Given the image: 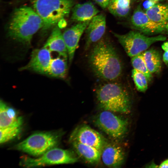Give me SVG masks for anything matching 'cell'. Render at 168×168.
<instances>
[{"label": "cell", "instance_id": "6da1fadb", "mask_svg": "<svg viewBox=\"0 0 168 168\" xmlns=\"http://www.w3.org/2000/svg\"><path fill=\"white\" fill-rule=\"evenodd\" d=\"M89 66L95 75L108 82L119 78L123 72L121 61L109 41L101 39L95 44L88 56Z\"/></svg>", "mask_w": 168, "mask_h": 168}, {"label": "cell", "instance_id": "7a4b0ae2", "mask_svg": "<svg viewBox=\"0 0 168 168\" xmlns=\"http://www.w3.org/2000/svg\"><path fill=\"white\" fill-rule=\"evenodd\" d=\"M43 26L42 19L33 8L22 6L13 13L8 27V35L18 42L30 45L34 35Z\"/></svg>", "mask_w": 168, "mask_h": 168}, {"label": "cell", "instance_id": "3957f363", "mask_svg": "<svg viewBox=\"0 0 168 168\" xmlns=\"http://www.w3.org/2000/svg\"><path fill=\"white\" fill-rule=\"evenodd\" d=\"M96 94L98 105L102 110L124 114L129 112V95L120 84L108 82L99 86Z\"/></svg>", "mask_w": 168, "mask_h": 168}, {"label": "cell", "instance_id": "277c9868", "mask_svg": "<svg viewBox=\"0 0 168 168\" xmlns=\"http://www.w3.org/2000/svg\"><path fill=\"white\" fill-rule=\"evenodd\" d=\"M74 0H34L33 8L43 22V31L54 28L68 16Z\"/></svg>", "mask_w": 168, "mask_h": 168}, {"label": "cell", "instance_id": "5b68a950", "mask_svg": "<svg viewBox=\"0 0 168 168\" xmlns=\"http://www.w3.org/2000/svg\"><path fill=\"white\" fill-rule=\"evenodd\" d=\"M63 133L61 131L35 133L14 146L13 148L34 156H40L56 147Z\"/></svg>", "mask_w": 168, "mask_h": 168}, {"label": "cell", "instance_id": "8992f818", "mask_svg": "<svg viewBox=\"0 0 168 168\" xmlns=\"http://www.w3.org/2000/svg\"><path fill=\"white\" fill-rule=\"evenodd\" d=\"M113 34L124 49L127 54L132 57L142 53L153 43L166 40V37L162 35L149 37L139 31L132 30L128 33L119 34Z\"/></svg>", "mask_w": 168, "mask_h": 168}, {"label": "cell", "instance_id": "52a82bcc", "mask_svg": "<svg viewBox=\"0 0 168 168\" xmlns=\"http://www.w3.org/2000/svg\"><path fill=\"white\" fill-rule=\"evenodd\" d=\"M78 157L77 154L68 150L56 147L53 148L37 158L23 156L20 164L26 167H33L45 165L72 164L77 162Z\"/></svg>", "mask_w": 168, "mask_h": 168}, {"label": "cell", "instance_id": "ba28073f", "mask_svg": "<svg viewBox=\"0 0 168 168\" xmlns=\"http://www.w3.org/2000/svg\"><path fill=\"white\" fill-rule=\"evenodd\" d=\"M113 113L103 110L95 116L93 122L98 127L110 138L118 140L122 138L125 134L128 122L126 120Z\"/></svg>", "mask_w": 168, "mask_h": 168}, {"label": "cell", "instance_id": "9c48e42d", "mask_svg": "<svg viewBox=\"0 0 168 168\" xmlns=\"http://www.w3.org/2000/svg\"><path fill=\"white\" fill-rule=\"evenodd\" d=\"M70 142H77L92 147L101 153L108 142L105 138L100 133L86 124L77 127L70 135Z\"/></svg>", "mask_w": 168, "mask_h": 168}, {"label": "cell", "instance_id": "30bf717a", "mask_svg": "<svg viewBox=\"0 0 168 168\" xmlns=\"http://www.w3.org/2000/svg\"><path fill=\"white\" fill-rule=\"evenodd\" d=\"M130 22L134 28L145 35L161 33L166 30V24L158 23L152 20L142 9L140 4L134 11Z\"/></svg>", "mask_w": 168, "mask_h": 168}, {"label": "cell", "instance_id": "8fae6325", "mask_svg": "<svg viewBox=\"0 0 168 168\" xmlns=\"http://www.w3.org/2000/svg\"><path fill=\"white\" fill-rule=\"evenodd\" d=\"M51 52L44 46L34 49L32 52L28 63L21 67L19 70H29L46 75L52 59Z\"/></svg>", "mask_w": 168, "mask_h": 168}, {"label": "cell", "instance_id": "7c38bea8", "mask_svg": "<svg viewBox=\"0 0 168 168\" xmlns=\"http://www.w3.org/2000/svg\"><path fill=\"white\" fill-rule=\"evenodd\" d=\"M90 22V21L78 22L66 29L63 33L68 51L69 65L73 60L80 38Z\"/></svg>", "mask_w": 168, "mask_h": 168}, {"label": "cell", "instance_id": "4fadbf2b", "mask_svg": "<svg viewBox=\"0 0 168 168\" xmlns=\"http://www.w3.org/2000/svg\"><path fill=\"white\" fill-rule=\"evenodd\" d=\"M106 23L105 16L102 14L97 15L90 21L85 30L86 50L101 39L105 32Z\"/></svg>", "mask_w": 168, "mask_h": 168}, {"label": "cell", "instance_id": "5bb4252c", "mask_svg": "<svg viewBox=\"0 0 168 168\" xmlns=\"http://www.w3.org/2000/svg\"><path fill=\"white\" fill-rule=\"evenodd\" d=\"M101 158L106 166L111 168L119 167L123 163L124 155L121 147L117 144L108 142L101 152Z\"/></svg>", "mask_w": 168, "mask_h": 168}, {"label": "cell", "instance_id": "9a60e30c", "mask_svg": "<svg viewBox=\"0 0 168 168\" xmlns=\"http://www.w3.org/2000/svg\"><path fill=\"white\" fill-rule=\"evenodd\" d=\"M44 46L48 48L51 52H56L59 56L68 59V51L63 33L60 27L58 25L53 28Z\"/></svg>", "mask_w": 168, "mask_h": 168}, {"label": "cell", "instance_id": "2e32d148", "mask_svg": "<svg viewBox=\"0 0 168 168\" xmlns=\"http://www.w3.org/2000/svg\"><path fill=\"white\" fill-rule=\"evenodd\" d=\"M99 12L91 2L77 4L72 9L71 19L77 22L89 21Z\"/></svg>", "mask_w": 168, "mask_h": 168}, {"label": "cell", "instance_id": "e0dca14e", "mask_svg": "<svg viewBox=\"0 0 168 168\" xmlns=\"http://www.w3.org/2000/svg\"><path fill=\"white\" fill-rule=\"evenodd\" d=\"M23 118L15 110L3 100L0 102V128L13 126H22Z\"/></svg>", "mask_w": 168, "mask_h": 168}, {"label": "cell", "instance_id": "ac0fdd59", "mask_svg": "<svg viewBox=\"0 0 168 168\" xmlns=\"http://www.w3.org/2000/svg\"><path fill=\"white\" fill-rule=\"evenodd\" d=\"M70 143L79 157L85 162L95 164L97 163L100 161L101 154L96 148L77 142Z\"/></svg>", "mask_w": 168, "mask_h": 168}, {"label": "cell", "instance_id": "d6986e66", "mask_svg": "<svg viewBox=\"0 0 168 168\" xmlns=\"http://www.w3.org/2000/svg\"><path fill=\"white\" fill-rule=\"evenodd\" d=\"M68 59L59 56L52 58L46 73L50 77L60 79H64L68 72Z\"/></svg>", "mask_w": 168, "mask_h": 168}, {"label": "cell", "instance_id": "ffe728a7", "mask_svg": "<svg viewBox=\"0 0 168 168\" xmlns=\"http://www.w3.org/2000/svg\"><path fill=\"white\" fill-rule=\"evenodd\" d=\"M145 12L153 21L160 23L168 22V5L156 3Z\"/></svg>", "mask_w": 168, "mask_h": 168}, {"label": "cell", "instance_id": "44dd1931", "mask_svg": "<svg viewBox=\"0 0 168 168\" xmlns=\"http://www.w3.org/2000/svg\"><path fill=\"white\" fill-rule=\"evenodd\" d=\"M143 58L149 72L152 74L161 70V66L160 53L156 49H151L143 52Z\"/></svg>", "mask_w": 168, "mask_h": 168}, {"label": "cell", "instance_id": "7402d4cb", "mask_svg": "<svg viewBox=\"0 0 168 168\" xmlns=\"http://www.w3.org/2000/svg\"><path fill=\"white\" fill-rule=\"evenodd\" d=\"M107 8L114 16L124 17L129 12L130 0H111Z\"/></svg>", "mask_w": 168, "mask_h": 168}, {"label": "cell", "instance_id": "603a6c76", "mask_svg": "<svg viewBox=\"0 0 168 168\" xmlns=\"http://www.w3.org/2000/svg\"><path fill=\"white\" fill-rule=\"evenodd\" d=\"M131 62L134 69L143 74L146 77L148 82L151 80L152 75L147 68L142 52L132 57Z\"/></svg>", "mask_w": 168, "mask_h": 168}, {"label": "cell", "instance_id": "cb8c5ba5", "mask_svg": "<svg viewBox=\"0 0 168 168\" xmlns=\"http://www.w3.org/2000/svg\"><path fill=\"white\" fill-rule=\"evenodd\" d=\"M22 126H13L0 128V143L3 144L16 137L20 133Z\"/></svg>", "mask_w": 168, "mask_h": 168}, {"label": "cell", "instance_id": "d4e9b609", "mask_svg": "<svg viewBox=\"0 0 168 168\" xmlns=\"http://www.w3.org/2000/svg\"><path fill=\"white\" fill-rule=\"evenodd\" d=\"M132 77L137 90L144 92L148 88V80L142 72L133 69L132 71Z\"/></svg>", "mask_w": 168, "mask_h": 168}, {"label": "cell", "instance_id": "484cf974", "mask_svg": "<svg viewBox=\"0 0 168 168\" xmlns=\"http://www.w3.org/2000/svg\"><path fill=\"white\" fill-rule=\"evenodd\" d=\"M100 7L104 9L107 8L111 0H93Z\"/></svg>", "mask_w": 168, "mask_h": 168}, {"label": "cell", "instance_id": "4316f807", "mask_svg": "<svg viewBox=\"0 0 168 168\" xmlns=\"http://www.w3.org/2000/svg\"><path fill=\"white\" fill-rule=\"evenodd\" d=\"M157 3L150 0H146L142 4L143 9L146 11L153 7L155 4Z\"/></svg>", "mask_w": 168, "mask_h": 168}, {"label": "cell", "instance_id": "83f0119b", "mask_svg": "<svg viewBox=\"0 0 168 168\" xmlns=\"http://www.w3.org/2000/svg\"><path fill=\"white\" fill-rule=\"evenodd\" d=\"M163 60L166 65L168 66V51H165L163 55Z\"/></svg>", "mask_w": 168, "mask_h": 168}, {"label": "cell", "instance_id": "f1b7e54d", "mask_svg": "<svg viewBox=\"0 0 168 168\" xmlns=\"http://www.w3.org/2000/svg\"><path fill=\"white\" fill-rule=\"evenodd\" d=\"M159 167V168H168V159L162 162Z\"/></svg>", "mask_w": 168, "mask_h": 168}, {"label": "cell", "instance_id": "f546056e", "mask_svg": "<svg viewBox=\"0 0 168 168\" xmlns=\"http://www.w3.org/2000/svg\"><path fill=\"white\" fill-rule=\"evenodd\" d=\"M162 49L165 51H168V42H165L161 45Z\"/></svg>", "mask_w": 168, "mask_h": 168}, {"label": "cell", "instance_id": "4dcf8cb0", "mask_svg": "<svg viewBox=\"0 0 168 168\" xmlns=\"http://www.w3.org/2000/svg\"><path fill=\"white\" fill-rule=\"evenodd\" d=\"M166 31L168 32V22L166 24Z\"/></svg>", "mask_w": 168, "mask_h": 168}, {"label": "cell", "instance_id": "1f68e13d", "mask_svg": "<svg viewBox=\"0 0 168 168\" xmlns=\"http://www.w3.org/2000/svg\"><path fill=\"white\" fill-rule=\"evenodd\" d=\"M156 0V2H158L159 1H161L163 0Z\"/></svg>", "mask_w": 168, "mask_h": 168}, {"label": "cell", "instance_id": "d6a6232c", "mask_svg": "<svg viewBox=\"0 0 168 168\" xmlns=\"http://www.w3.org/2000/svg\"><path fill=\"white\" fill-rule=\"evenodd\" d=\"M151 0V1H154L156 3H157V2L156 1V0Z\"/></svg>", "mask_w": 168, "mask_h": 168}, {"label": "cell", "instance_id": "836d02e7", "mask_svg": "<svg viewBox=\"0 0 168 168\" xmlns=\"http://www.w3.org/2000/svg\"></svg>", "mask_w": 168, "mask_h": 168}]
</instances>
